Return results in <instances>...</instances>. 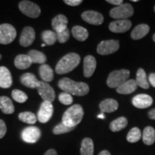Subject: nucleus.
I'll list each match as a JSON object with an SVG mask.
<instances>
[{"mask_svg": "<svg viewBox=\"0 0 155 155\" xmlns=\"http://www.w3.org/2000/svg\"><path fill=\"white\" fill-rule=\"evenodd\" d=\"M154 12H155V6H154Z\"/></svg>", "mask_w": 155, "mask_h": 155, "instance_id": "603ef678", "label": "nucleus"}, {"mask_svg": "<svg viewBox=\"0 0 155 155\" xmlns=\"http://www.w3.org/2000/svg\"><path fill=\"white\" fill-rule=\"evenodd\" d=\"M150 32V27L146 24H141L137 25L131 33V37L133 40H140L146 36Z\"/></svg>", "mask_w": 155, "mask_h": 155, "instance_id": "5701e85b", "label": "nucleus"}, {"mask_svg": "<svg viewBox=\"0 0 155 155\" xmlns=\"http://www.w3.org/2000/svg\"><path fill=\"white\" fill-rule=\"evenodd\" d=\"M20 82L25 86L33 89L37 88L39 81L34 74L30 73H27L21 75Z\"/></svg>", "mask_w": 155, "mask_h": 155, "instance_id": "412c9836", "label": "nucleus"}, {"mask_svg": "<svg viewBox=\"0 0 155 155\" xmlns=\"http://www.w3.org/2000/svg\"><path fill=\"white\" fill-rule=\"evenodd\" d=\"M0 109L5 114H12L15 112V106L9 97H0Z\"/></svg>", "mask_w": 155, "mask_h": 155, "instance_id": "b1692460", "label": "nucleus"}, {"mask_svg": "<svg viewBox=\"0 0 155 155\" xmlns=\"http://www.w3.org/2000/svg\"><path fill=\"white\" fill-rule=\"evenodd\" d=\"M132 2H137V0H133Z\"/></svg>", "mask_w": 155, "mask_h": 155, "instance_id": "8fccbe9b", "label": "nucleus"}, {"mask_svg": "<svg viewBox=\"0 0 155 155\" xmlns=\"http://www.w3.org/2000/svg\"><path fill=\"white\" fill-rule=\"evenodd\" d=\"M148 78L150 84L152 85L154 88H155V73H150Z\"/></svg>", "mask_w": 155, "mask_h": 155, "instance_id": "a19ab883", "label": "nucleus"}, {"mask_svg": "<svg viewBox=\"0 0 155 155\" xmlns=\"http://www.w3.org/2000/svg\"><path fill=\"white\" fill-rule=\"evenodd\" d=\"M58 99H59L60 102H61V104L66 106L72 104V103L73 101L72 96L65 92H63L61 93V94H60L59 96H58Z\"/></svg>", "mask_w": 155, "mask_h": 155, "instance_id": "e433bc0d", "label": "nucleus"}, {"mask_svg": "<svg viewBox=\"0 0 155 155\" xmlns=\"http://www.w3.org/2000/svg\"><path fill=\"white\" fill-rule=\"evenodd\" d=\"M81 57L78 54L71 53L65 55L60 60L55 66V72L59 75L66 74L78 66Z\"/></svg>", "mask_w": 155, "mask_h": 155, "instance_id": "f03ea898", "label": "nucleus"}, {"mask_svg": "<svg viewBox=\"0 0 155 155\" xmlns=\"http://www.w3.org/2000/svg\"><path fill=\"white\" fill-rule=\"evenodd\" d=\"M7 133V126L2 119H0V139H2Z\"/></svg>", "mask_w": 155, "mask_h": 155, "instance_id": "58836bf2", "label": "nucleus"}, {"mask_svg": "<svg viewBox=\"0 0 155 155\" xmlns=\"http://www.w3.org/2000/svg\"><path fill=\"white\" fill-rule=\"evenodd\" d=\"M136 83L137 86L144 89H147L150 87V83L147 81V74L144 71V69H138L137 73V78H136Z\"/></svg>", "mask_w": 155, "mask_h": 155, "instance_id": "7c9ffc66", "label": "nucleus"}, {"mask_svg": "<svg viewBox=\"0 0 155 155\" xmlns=\"http://www.w3.org/2000/svg\"><path fill=\"white\" fill-rule=\"evenodd\" d=\"M73 36L78 41L83 42L88 38V32L86 28L81 26H74L71 30Z\"/></svg>", "mask_w": 155, "mask_h": 155, "instance_id": "cd10ccee", "label": "nucleus"}, {"mask_svg": "<svg viewBox=\"0 0 155 155\" xmlns=\"http://www.w3.org/2000/svg\"><path fill=\"white\" fill-rule=\"evenodd\" d=\"M153 40H154V41L155 42V34L154 35H153Z\"/></svg>", "mask_w": 155, "mask_h": 155, "instance_id": "de8ad7c7", "label": "nucleus"}, {"mask_svg": "<svg viewBox=\"0 0 155 155\" xmlns=\"http://www.w3.org/2000/svg\"><path fill=\"white\" fill-rule=\"evenodd\" d=\"M130 72L126 69H121L119 71H114L108 75L107 78V85L110 88H114L121 86L127 81L129 77Z\"/></svg>", "mask_w": 155, "mask_h": 155, "instance_id": "20e7f679", "label": "nucleus"}, {"mask_svg": "<svg viewBox=\"0 0 155 155\" xmlns=\"http://www.w3.org/2000/svg\"><path fill=\"white\" fill-rule=\"evenodd\" d=\"M152 103V98L147 94L137 95L132 99L133 105L138 108H146L150 107Z\"/></svg>", "mask_w": 155, "mask_h": 155, "instance_id": "2eb2a0df", "label": "nucleus"}, {"mask_svg": "<svg viewBox=\"0 0 155 155\" xmlns=\"http://www.w3.org/2000/svg\"><path fill=\"white\" fill-rule=\"evenodd\" d=\"M43 155H58V153L54 149H50Z\"/></svg>", "mask_w": 155, "mask_h": 155, "instance_id": "37998d69", "label": "nucleus"}, {"mask_svg": "<svg viewBox=\"0 0 155 155\" xmlns=\"http://www.w3.org/2000/svg\"><path fill=\"white\" fill-rule=\"evenodd\" d=\"M35 39V32L34 29L31 27H25L19 38V44L22 47H28L33 43Z\"/></svg>", "mask_w": 155, "mask_h": 155, "instance_id": "f8f14e48", "label": "nucleus"}, {"mask_svg": "<svg viewBox=\"0 0 155 155\" xmlns=\"http://www.w3.org/2000/svg\"><path fill=\"white\" fill-rule=\"evenodd\" d=\"M18 118L21 121L28 124H34L36 123L37 119H38L35 114L30 111L22 112L19 114Z\"/></svg>", "mask_w": 155, "mask_h": 155, "instance_id": "473e14b6", "label": "nucleus"}, {"mask_svg": "<svg viewBox=\"0 0 155 155\" xmlns=\"http://www.w3.org/2000/svg\"><path fill=\"white\" fill-rule=\"evenodd\" d=\"M84 111L82 106L75 104L68 108L62 117V123L68 127L75 128L82 121Z\"/></svg>", "mask_w": 155, "mask_h": 155, "instance_id": "7ed1b4c3", "label": "nucleus"}, {"mask_svg": "<svg viewBox=\"0 0 155 155\" xmlns=\"http://www.w3.org/2000/svg\"><path fill=\"white\" fill-rule=\"evenodd\" d=\"M21 137L25 142L34 144L40 139L41 137V131L39 128L36 127H29L25 128L22 131Z\"/></svg>", "mask_w": 155, "mask_h": 155, "instance_id": "9b49d317", "label": "nucleus"}, {"mask_svg": "<svg viewBox=\"0 0 155 155\" xmlns=\"http://www.w3.org/2000/svg\"><path fill=\"white\" fill-rule=\"evenodd\" d=\"M137 88V84L136 83V81L131 79V80L127 81L125 83H124L123 84L118 87L116 88V91L120 94L127 95L132 94L134 91H135Z\"/></svg>", "mask_w": 155, "mask_h": 155, "instance_id": "aec40b11", "label": "nucleus"}, {"mask_svg": "<svg viewBox=\"0 0 155 155\" xmlns=\"http://www.w3.org/2000/svg\"><path fill=\"white\" fill-rule=\"evenodd\" d=\"M38 94L44 101L53 102L55 99V93L49 83L44 81H39L36 88Z\"/></svg>", "mask_w": 155, "mask_h": 155, "instance_id": "6e6552de", "label": "nucleus"}, {"mask_svg": "<svg viewBox=\"0 0 155 155\" xmlns=\"http://www.w3.org/2000/svg\"><path fill=\"white\" fill-rule=\"evenodd\" d=\"M58 87L71 95L77 96H86L89 92V86L86 83L76 82L68 78H63L58 82Z\"/></svg>", "mask_w": 155, "mask_h": 155, "instance_id": "f257e3e1", "label": "nucleus"}, {"mask_svg": "<svg viewBox=\"0 0 155 155\" xmlns=\"http://www.w3.org/2000/svg\"><path fill=\"white\" fill-rule=\"evenodd\" d=\"M96 68V60L94 56L87 55L83 61V74L86 78L92 76Z\"/></svg>", "mask_w": 155, "mask_h": 155, "instance_id": "dca6fc26", "label": "nucleus"}, {"mask_svg": "<svg viewBox=\"0 0 155 155\" xmlns=\"http://www.w3.org/2000/svg\"><path fill=\"white\" fill-rule=\"evenodd\" d=\"M106 2H107L108 3L111 4V5H116V7L122 5V3H123V1H122V0H107Z\"/></svg>", "mask_w": 155, "mask_h": 155, "instance_id": "79ce46f5", "label": "nucleus"}, {"mask_svg": "<svg viewBox=\"0 0 155 155\" xmlns=\"http://www.w3.org/2000/svg\"><path fill=\"white\" fill-rule=\"evenodd\" d=\"M19 9L26 16L30 18H37L40 16L41 9L35 3L30 1H22L19 3Z\"/></svg>", "mask_w": 155, "mask_h": 155, "instance_id": "0eeeda50", "label": "nucleus"}, {"mask_svg": "<svg viewBox=\"0 0 155 155\" xmlns=\"http://www.w3.org/2000/svg\"><path fill=\"white\" fill-rule=\"evenodd\" d=\"M12 86V78L9 70L5 66L0 67V88H9Z\"/></svg>", "mask_w": 155, "mask_h": 155, "instance_id": "f3484780", "label": "nucleus"}, {"mask_svg": "<svg viewBox=\"0 0 155 155\" xmlns=\"http://www.w3.org/2000/svg\"><path fill=\"white\" fill-rule=\"evenodd\" d=\"M119 48V42L118 40H109L101 42L97 47V53L100 55H106L114 53Z\"/></svg>", "mask_w": 155, "mask_h": 155, "instance_id": "1a4fd4ad", "label": "nucleus"}, {"mask_svg": "<svg viewBox=\"0 0 155 155\" xmlns=\"http://www.w3.org/2000/svg\"><path fill=\"white\" fill-rule=\"evenodd\" d=\"M98 118H99V119H104L105 118V116H104V113H101V114H99V115H98Z\"/></svg>", "mask_w": 155, "mask_h": 155, "instance_id": "49530a36", "label": "nucleus"}, {"mask_svg": "<svg viewBox=\"0 0 155 155\" xmlns=\"http://www.w3.org/2000/svg\"><path fill=\"white\" fill-rule=\"evenodd\" d=\"M44 46H45V44H42V47H44Z\"/></svg>", "mask_w": 155, "mask_h": 155, "instance_id": "09e8293b", "label": "nucleus"}, {"mask_svg": "<svg viewBox=\"0 0 155 155\" xmlns=\"http://www.w3.org/2000/svg\"><path fill=\"white\" fill-rule=\"evenodd\" d=\"M1 59H2V55H0V60H1Z\"/></svg>", "mask_w": 155, "mask_h": 155, "instance_id": "3c124183", "label": "nucleus"}, {"mask_svg": "<svg viewBox=\"0 0 155 155\" xmlns=\"http://www.w3.org/2000/svg\"><path fill=\"white\" fill-rule=\"evenodd\" d=\"M53 114V106L51 102L43 101L41 104L38 113V121L42 124H45L50 120Z\"/></svg>", "mask_w": 155, "mask_h": 155, "instance_id": "9d476101", "label": "nucleus"}, {"mask_svg": "<svg viewBox=\"0 0 155 155\" xmlns=\"http://www.w3.org/2000/svg\"><path fill=\"white\" fill-rule=\"evenodd\" d=\"M131 22L128 19H119L110 23L108 28L114 33H124L131 28Z\"/></svg>", "mask_w": 155, "mask_h": 155, "instance_id": "ddd939ff", "label": "nucleus"}, {"mask_svg": "<svg viewBox=\"0 0 155 155\" xmlns=\"http://www.w3.org/2000/svg\"><path fill=\"white\" fill-rule=\"evenodd\" d=\"M68 18L63 15H58L52 19V27L55 32H61L67 28Z\"/></svg>", "mask_w": 155, "mask_h": 155, "instance_id": "a211bd4d", "label": "nucleus"}, {"mask_svg": "<svg viewBox=\"0 0 155 155\" xmlns=\"http://www.w3.org/2000/svg\"><path fill=\"white\" fill-rule=\"evenodd\" d=\"M28 56L30 57L32 63L45 64L47 61V57L42 52L36 50H32L28 53Z\"/></svg>", "mask_w": 155, "mask_h": 155, "instance_id": "c756f323", "label": "nucleus"}, {"mask_svg": "<svg viewBox=\"0 0 155 155\" xmlns=\"http://www.w3.org/2000/svg\"><path fill=\"white\" fill-rule=\"evenodd\" d=\"M142 137L143 142L147 145H152L155 141V130L152 127H147L144 129Z\"/></svg>", "mask_w": 155, "mask_h": 155, "instance_id": "c85d7f7f", "label": "nucleus"}, {"mask_svg": "<svg viewBox=\"0 0 155 155\" xmlns=\"http://www.w3.org/2000/svg\"><path fill=\"white\" fill-rule=\"evenodd\" d=\"M134 14L132 6L129 4H122L110 11V16L116 19H127Z\"/></svg>", "mask_w": 155, "mask_h": 155, "instance_id": "39448f33", "label": "nucleus"}, {"mask_svg": "<svg viewBox=\"0 0 155 155\" xmlns=\"http://www.w3.org/2000/svg\"><path fill=\"white\" fill-rule=\"evenodd\" d=\"M75 128L73 127H68L65 124H63V123L59 124L56 125L55 127L53 128V132L54 134L55 135H60L63 134L68 133L70 131H72Z\"/></svg>", "mask_w": 155, "mask_h": 155, "instance_id": "c9c22d12", "label": "nucleus"}, {"mask_svg": "<svg viewBox=\"0 0 155 155\" xmlns=\"http://www.w3.org/2000/svg\"><path fill=\"white\" fill-rule=\"evenodd\" d=\"M98 155H111V154H110V152H108V151L104 150V151H101Z\"/></svg>", "mask_w": 155, "mask_h": 155, "instance_id": "a18cd8bd", "label": "nucleus"}, {"mask_svg": "<svg viewBox=\"0 0 155 155\" xmlns=\"http://www.w3.org/2000/svg\"><path fill=\"white\" fill-rule=\"evenodd\" d=\"M127 124L128 121L127 118L121 116V117L117 118L116 119L114 120L113 121H111L109 125V128L113 132H117V131L125 129L127 127Z\"/></svg>", "mask_w": 155, "mask_h": 155, "instance_id": "bb28decb", "label": "nucleus"}, {"mask_svg": "<svg viewBox=\"0 0 155 155\" xmlns=\"http://www.w3.org/2000/svg\"><path fill=\"white\" fill-rule=\"evenodd\" d=\"M17 31L12 25H0V44L8 45L16 38Z\"/></svg>", "mask_w": 155, "mask_h": 155, "instance_id": "423d86ee", "label": "nucleus"}, {"mask_svg": "<svg viewBox=\"0 0 155 155\" xmlns=\"http://www.w3.org/2000/svg\"><path fill=\"white\" fill-rule=\"evenodd\" d=\"M39 73L44 82H51L53 80L54 73L52 68L49 65L42 64L39 68Z\"/></svg>", "mask_w": 155, "mask_h": 155, "instance_id": "393cba45", "label": "nucleus"}, {"mask_svg": "<svg viewBox=\"0 0 155 155\" xmlns=\"http://www.w3.org/2000/svg\"><path fill=\"white\" fill-rule=\"evenodd\" d=\"M32 63L28 55H18L15 59V65L19 70H26L31 66Z\"/></svg>", "mask_w": 155, "mask_h": 155, "instance_id": "4be33fe9", "label": "nucleus"}, {"mask_svg": "<svg viewBox=\"0 0 155 155\" xmlns=\"http://www.w3.org/2000/svg\"><path fill=\"white\" fill-rule=\"evenodd\" d=\"M81 17L85 22L94 25H100L104 22V16L96 11H86L82 13Z\"/></svg>", "mask_w": 155, "mask_h": 155, "instance_id": "4468645a", "label": "nucleus"}, {"mask_svg": "<svg viewBox=\"0 0 155 155\" xmlns=\"http://www.w3.org/2000/svg\"><path fill=\"white\" fill-rule=\"evenodd\" d=\"M94 141L90 138H85L81 142V155H94Z\"/></svg>", "mask_w": 155, "mask_h": 155, "instance_id": "a878e982", "label": "nucleus"}, {"mask_svg": "<svg viewBox=\"0 0 155 155\" xmlns=\"http://www.w3.org/2000/svg\"><path fill=\"white\" fill-rule=\"evenodd\" d=\"M141 137V132L140 129L137 127L132 128L128 133L127 139L129 142L135 143L140 140Z\"/></svg>", "mask_w": 155, "mask_h": 155, "instance_id": "72a5a7b5", "label": "nucleus"}, {"mask_svg": "<svg viewBox=\"0 0 155 155\" xmlns=\"http://www.w3.org/2000/svg\"><path fill=\"white\" fill-rule=\"evenodd\" d=\"M55 33L57 35V39L60 43H65L69 40L70 31L68 28L61 32H55Z\"/></svg>", "mask_w": 155, "mask_h": 155, "instance_id": "4c0bfd02", "label": "nucleus"}, {"mask_svg": "<svg viewBox=\"0 0 155 155\" xmlns=\"http://www.w3.org/2000/svg\"><path fill=\"white\" fill-rule=\"evenodd\" d=\"M119 104L116 100L112 98H107L102 101L99 104V108L102 113H112L117 110Z\"/></svg>", "mask_w": 155, "mask_h": 155, "instance_id": "6ab92c4d", "label": "nucleus"}, {"mask_svg": "<svg viewBox=\"0 0 155 155\" xmlns=\"http://www.w3.org/2000/svg\"><path fill=\"white\" fill-rule=\"evenodd\" d=\"M64 2L71 7H75V6L80 5L83 2V1L82 0H65Z\"/></svg>", "mask_w": 155, "mask_h": 155, "instance_id": "ea45409f", "label": "nucleus"}, {"mask_svg": "<svg viewBox=\"0 0 155 155\" xmlns=\"http://www.w3.org/2000/svg\"><path fill=\"white\" fill-rule=\"evenodd\" d=\"M42 38L47 45H53L57 41V35L52 30H45L42 33Z\"/></svg>", "mask_w": 155, "mask_h": 155, "instance_id": "2f4dec72", "label": "nucleus"}, {"mask_svg": "<svg viewBox=\"0 0 155 155\" xmlns=\"http://www.w3.org/2000/svg\"><path fill=\"white\" fill-rule=\"evenodd\" d=\"M12 97L15 101L20 103V104L26 102V101L28 99V96H27V94L25 92L20 90H17V89H15V90L12 91Z\"/></svg>", "mask_w": 155, "mask_h": 155, "instance_id": "f704fd0d", "label": "nucleus"}, {"mask_svg": "<svg viewBox=\"0 0 155 155\" xmlns=\"http://www.w3.org/2000/svg\"><path fill=\"white\" fill-rule=\"evenodd\" d=\"M148 116H149V117H150V119L155 120V108L150 110V111H149Z\"/></svg>", "mask_w": 155, "mask_h": 155, "instance_id": "c03bdc74", "label": "nucleus"}]
</instances>
